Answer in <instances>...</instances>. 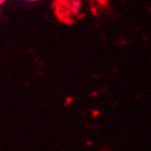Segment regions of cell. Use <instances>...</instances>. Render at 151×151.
I'll return each instance as SVG.
<instances>
[{"instance_id":"6da1fadb","label":"cell","mask_w":151,"mask_h":151,"mask_svg":"<svg viewBox=\"0 0 151 151\" xmlns=\"http://www.w3.org/2000/svg\"><path fill=\"white\" fill-rule=\"evenodd\" d=\"M73 11L75 13V14H77V13H79L80 12V10H81V2L79 1V0H76V1H74L73 3Z\"/></svg>"},{"instance_id":"3957f363","label":"cell","mask_w":151,"mask_h":151,"mask_svg":"<svg viewBox=\"0 0 151 151\" xmlns=\"http://www.w3.org/2000/svg\"><path fill=\"white\" fill-rule=\"evenodd\" d=\"M28 1H36V0H28Z\"/></svg>"},{"instance_id":"7a4b0ae2","label":"cell","mask_w":151,"mask_h":151,"mask_svg":"<svg viewBox=\"0 0 151 151\" xmlns=\"http://www.w3.org/2000/svg\"><path fill=\"white\" fill-rule=\"evenodd\" d=\"M99 1H100L101 3L104 4V3H106V1H107V0H99Z\"/></svg>"}]
</instances>
